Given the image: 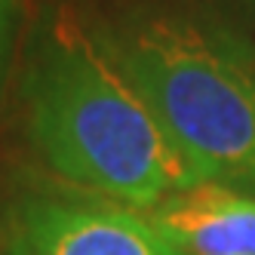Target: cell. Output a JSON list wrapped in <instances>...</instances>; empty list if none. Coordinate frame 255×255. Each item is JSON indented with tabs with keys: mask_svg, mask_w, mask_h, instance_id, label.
I'll return each instance as SVG.
<instances>
[{
	"mask_svg": "<svg viewBox=\"0 0 255 255\" xmlns=\"http://www.w3.org/2000/svg\"><path fill=\"white\" fill-rule=\"evenodd\" d=\"M22 108L40 160L93 197L144 212L203 185L96 25L68 3L43 6L28 34Z\"/></svg>",
	"mask_w": 255,
	"mask_h": 255,
	"instance_id": "1",
	"label": "cell"
},
{
	"mask_svg": "<svg viewBox=\"0 0 255 255\" xmlns=\"http://www.w3.org/2000/svg\"><path fill=\"white\" fill-rule=\"evenodd\" d=\"M144 215L181 255H255V194L197 185Z\"/></svg>",
	"mask_w": 255,
	"mask_h": 255,
	"instance_id": "4",
	"label": "cell"
},
{
	"mask_svg": "<svg viewBox=\"0 0 255 255\" xmlns=\"http://www.w3.org/2000/svg\"><path fill=\"white\" fill-rule=\"evenodd\" d=\"M178 6L194 9L212 22H222L228 28L255 25V0H181Z\"/></svg>",
	"mask_w": 255,
	"mask_h": 255,
	"instance_id": "5",
	"label": "cell"
},
{
	"mask_svg": "<svg viewBox=\"0 0 255 255\" xmlns=\"http://www.w3.org/2000/svg\"><path fill=\"white\" fill-rule=\"evenodd\" d=\"M22 6L19 0H0V99L9 80V68L15 62V40H19Z\"/></svg>",
	"mask_w": 255,
	"mask_h": 255,
	"instance_id": "6",
	"label": "cell"
},
{
	"mask_svg": "<svg viewBox=\"0 0 255 255\" xmlns=\"http://www.w3.org/2000/svg\"><path fill=\"white\" fill-rule=\"evenodd\" d=\"M0 255H181L141 209L105 197L28 194L6 212Z\"/></svg>",
	"mask_w": 255,
	"mask_h": 255,
	"instance_id": "3",
	"label": "cell"
},
{
	"mask_svg": "<svg viewBox=\"0 0 255 255\" xmlns=\"http://www.w3.org/2000/svg\"><path fill=\"white\" fill-rule=\"evenodd\" d=\"M203 185L255 194V56L234 28L138 3L93 22Z\"/></svg>",
	"mask_w": 255,
	"mask_h": 255,
	"instance_id": "2",
	"label": "cell"
}]
</instances>
